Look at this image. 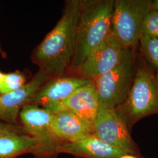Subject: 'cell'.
<instances>
[{"instance_id": "cell-14", "label": "cell", "mask_w": 158, "mask_h": 158, "mask_svg": "<svg viewBox=\"0 0 158 158\" xmlns=\"http://www.w3.org/2000/svg\"><path fill=\"white\" fill-rule=\"evenodd\" d=\"M36 150V142L27 134L0 135V158H16L28 153L35 155Z\"/></svg>"}, {"instance_id": "cell-11", "label": "cell", "mask_w": 158, "mask_h": 158, "mask_svg": "<svg viewBox=\"0 0 158 158\" xmlns=\"http://www.w3.org/2000/svg\"><path fill=\"white\" fill-rule=\"evenodd\" d=\"M51 128L61 143L77 141L93 134V125L68 111L53 113Z\"/></svg>"}, {"instance_id": "cell-23", "label": "cell", "mask_w": 158, "mask_h": 158, "mask_svg": "<svg viewBox=\"0 0 158 158\" xmlns=\"http://www.w3.org/2000/svg\"><path fill=\"white\" fill-rule=\"evenodd\" d=\"M0 52H1V53H2V51L1 49V47H0Z\"/></svg>"}, {"instance_id": "cell-3", "label": "cell", "mask_w": 158, "mask_h": 158, "mask_svg": "<svg viewBox=\"0 0 158 158\" xmlns=\"http://www.w3.org/2000/svg\"><path fill=\"white\" fill-rule=\"evenodd\" d=\"M135 79L124 102L115 110L131 131L142 118L158 114V84L156 73L141 54L136 55Z\"/></svg>"}, {"instance_id": "cell-19", "label": "cell", "mask_w": 158, "mask_h": 158, "mask_svg": "<svg viewBox=\"0 0 158 158\" xmlns=\"http://www.w3.org/2000/svg\"><path fill=\"white\" fill-rule=\"evenodd\" d=\"M151 10L158 11V0H152V1H151Z\"/></svg>"}, {"instance_id": "cell-20", "label": "cell", "mask_w": 158, "mask_h": 158, "mask_svg": "<svg viewBox=\"0 0 158 158\" xmlns=\"http://www.w3.org/2000/svg\"><path fill=\"white\" fill-rule=\"evenodd\" d=\"M118 158H139L134 155H130V154H124L123 155H121V156H119Z\"/></svg>"}, {"instance_id": "cell-4", "label": "cell", "mask_w": 158, "mask_h": 158, "mask_svg": "<svg viewBox=\"0 0 158 158\" xmlns=\"http://www.w3.org/2000/svg\"><path fill=\"white\" fill-rule=\"evenodd\" d=\"M151 0L114 1L111 31L125 48L135 49L143 21L151 10Z\"/></svg>"}, {"instance_id": "cell-17", "label": "cell", "mask_w": 158, "mask_h": 158, "mask_svg": "<svg viewBox=\"0 0 158 158\" xmlns=\"http://www.w3.org/2000/svg\"><path fill=\"white\" fill-rule=\"evenodd\" d=\"M141 35L158 38V11L151 10L147 13L142 23Z\"/></svg>"}, {"instance_id": "cell-9", "label": "cell", "mask_w": 158, "mask_h": 158, "mask_svg": "<svg viewBox=\"0 0 158 158\" xmlns=\"http://www.w3.org/2000/svg\"><path fill=\"white\" fill-rule=\"evenodd\" d=\"M50 77L45 70L40 69L33 79L21 89L0 94V121L18 125V117L22 108L32 103L35 96Z\"/></svg>"}, {"instance_id": "cell-7", "label": "cell", "mask_w": 158, "mask_h": 158, "mask_svg": "<svg viewBox=\"0 0 158 158\" xmlns=\"http://www.w3.org/2000/svg\"><path fill=\"white\" fill-rule=\"evenodd\" d=\"M136 56L93 80L100 106L115 109L124 102L135 79Z\"/></svg>"}, {"instance_id": "cell-10", "label": "cell", "mask_w": 158, "mask_h": 158, "mask_svg": "<svg viewBox=\"0 0 158 158\" xmlns=\"http://www.w3.org/2000/svg\"><path fill=\"white\" fill-rule=\"evenodd\" d=\"M99 107L100 103L96 85L93 80L75 91L62 102L45 108L53 113L63 111H70L93 125Z\"/></svg>"}, {"instance_id": "cell-2", "label": "cell", "mask_w": 158, "mask_h": 158, "mask_svg": "<svg viewBox=\"0 0 158 158\" xmlns=\"http://www.w3.org/2000/svg\"><path fill=\"white\" fill-rule=\"evenodd\" d=\"M114 5V0H81L72 70H77L111 32Z\"/></svg>"}, {"instance_id": "cell-6", "label": "cell", "mask_w": 158, "mask_h": 158, "mask_svg": "<svg viewBox=\"0 0 158 158\" xmlns=\"http://www.w3.org/2000/svg\"><path fill=\"white\" fill-rule=\"evenodd\" d=\"M19 116L26 134L36 142L35 156L49 158L57 154V148L62 143L57 139L51 128L53 113L47 108L31 103L22 108Z\"/></svg>"}, {"instance_id": "cell-16", "label": "cell", "mask_w": 158, "mask_h": 158, "mask_svg": "<svg viewBox=\"0 0 158 158\" xmlns=\"http://www.w3.org/2000/svg\"><path fill=\"white\" fill-rule=\"evenodd\" d=\"M26 83L24 74L19 72L6 74L0 83V94H4L17 90L23 87Z\"/></svg>"}, {"instance_id": "cell-12", "label": "cell", "mask_w": 158, "mask_h": 158, "mask_svg": "<svg viewBox=\"0 0 158 158\" xmlns=\"http://www.w3.org/2000/svg\"><path fill=\"white\" fill-rule=\"evenodd\" d=\"M93 80L76 77H60L42 87L32 102L48 108L66 99L78 89Z\"/></svg>"}, {"instance_id": "cell-22", "label": "cell", "mask_w": 158, "mask_h": 158, "mask_svg": "<svg viewBox=\"0 0 158 158\" xmlns=\"http://www.w3.org/2000/svg\"><path fill=\"white\" fill-rule=\"evenodd\" d=\"M155 76H156V80H157V82H158V71H157V72L156 73Z\"/></svg>"}, {"instance_id": "cell-18", "label": "cell", "mask_w": 158, "mask_h": 158, "mask_svg": "<svg viewBox=\"0 0 158 158\" xmlns=\"http://www.w3.org/2000/svg\"><path fill=\"white\" fill-rule=\"evenodd\" d=\"M8 134H26L23 127L9 124L0 121V135Z\"/></svg>"}, {"instance_id": "cell-5", "label": "cell", "mask_w": 158, "mask_h": 158, "mask_svg": "<svg viewBox=\"0 0 158 158\" xmlns=\"http://www.w3.org/2000/svg\"><path fill=\"white\" fill-rule=\"evenodd\" d=\"M135 56V50L124 47L111 31L77 69L79 77L94 80Z\"/></svg>"}, {"instance_id": "cell-13", "label": "cell", "mask_w": 158, "mask_h": 158, "mask_svg": "<svg viewBox=\"0 0 158 158\" xmlns=\"http://www.w3.org/2000/svg\"><path fill=\"white\" fill-rule=\"evenodd\" d=\"M60 153L84 158H118L125 154L93 134L77 141L62 143L57 148V154Z\"/></svg>"}, {"instance_id": "cell-21", "label": "cell", "mask_w": 158, "mask_h": 158, "mask_svg": "<svg viewBox=\"0 0 158 158\" xmlns=\"http://www.w3.org/2000/svg\"><path fill=\"white\" fill-rule=\"evenodd\" d=\"M5 75H6V74L0 72V83L2 81V80L4 78Z\"/></svg>"}, {"instance_id": "cell-1", "label": "cell", "mask_w": 158, "mask_h": 158, "mask_svg": "<svg viewBox=\"0 0 158 158\" xmlns=\"http://www.w3.org/2000/svg\"><path fill=\"white\" fill-rule=\"evenodd\" d=\"M81 0H69L56 26L35 49L32 59L51 77H62L70 67L76 45Z\"/></svg>"}, {"instance_id": "cell-8", "label": "cell", "mask_w": 158, "mask_h": 158, "mask_svg": "<svg viewBox=\"0 0 158 158\" xmlns=\"http://www.w3.org/2000/svg\"><path fill=\"white\" fill-rule=\"evenodd\" d=\"M93 134L125 154L141 157L127 125L115 109L100 106L93 124Z\"/></svg>"}, {"instance_id": "cell-15", "label": "cell", "mask_w": 158, "mask_h": 158, "mask_svg": "<svg viewBox=\"0 0 158 158\" xmlns=\"http://www.w3.org/2000/svg\"><path fill=\"white\" fill-rule=\"evenodd\" d=\"M140 54L153 69L158 71V38L141 35Z\"/></svg>"}]
</instances>
